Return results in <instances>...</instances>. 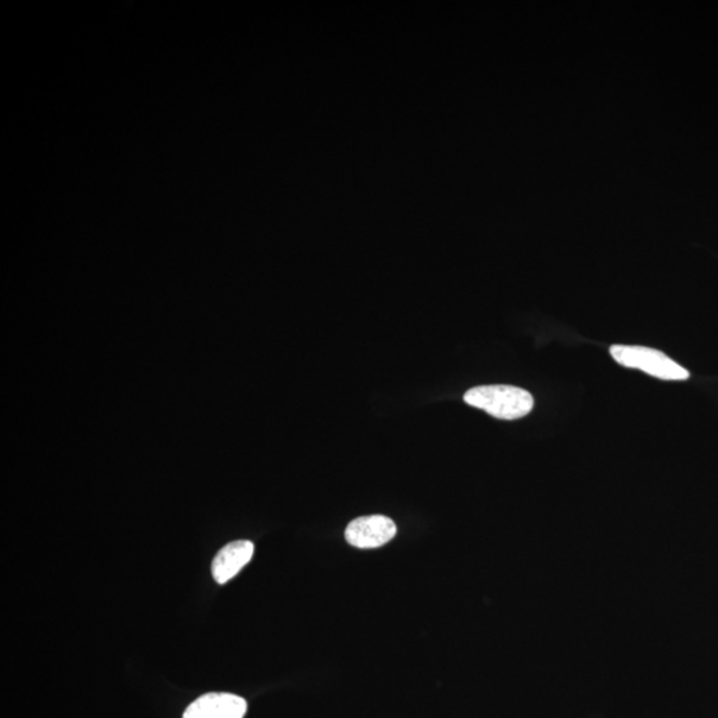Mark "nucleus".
<instances>
[{
    "instance_id": "nucleus-4",
    "label": "nucleus",
    "mask_w": 718,
    "mask_h": 718,
    "mask_svg": "<svg viewBox=\"0 0 718 718\" xmlns=\"http://www.w3.org/2000/svg\"><path fill=\"white\" fill-rule=\"evenodd\" d=\"M248 704L231 693H207L194 700L182 718H244Z\"/></svg>"
},
{
    "instance_id": "nucleus-2",
    "label": "nucleus",
    "mask_w": 718,
    "mask_h": 718,
    "mask_svg": "<svg viewBox=\"0 0 718 718\" xmlns=\"http://www.w3.org/2000/svg\"><path fill=\"white\" fill-rule=\"evenodd\" d=\"M609 352L621 367L644 371L659 380L686 381L691 377L688 370L680 367L664 352L644 346L614 345Z\"/></svg>"
},
{
    "instance_id": "nucleus-5",
    "label": "nucleus",
    "mask_w": 718,
    "mask_h": 718,
    "mask_svg": "<svg viewBox=\"0 0 718 718\" xmlns=\"http://www.w3.org/2000/svg\"><path fill=\"white\" fill-rule=\"evenodd\" d=\"M255 545L250 540H236L217 552L212 562V576L218 584H225L254 558Z\"/></svg>"
},
{
    "instance_id": "nucleus-1",
    "label": "nucleus",
    "mask_w": 718,
    "mask_h": 718,
    "mask_svg": "<svg viewBox=\"0 0 718 718\" xmlns=\"http://www.w3.org/2000/svg\"><path fill=\"white\" fill-rule=\"evenodd\" d=\"M464 402L505 420L526 417L534 408V396L527 390L508 385L472 388L464 394Z\"/></svg>"
},
{
    "instance_id": "nucleus-3",
    "label": "nucleus",
    "mask_w": 718,
    "mask_h": 718,
    "mask_svg": "<svg viewBox=\"0 0 718 718\" xmlns=\"http://www.w3.org/2000/svg\"><path fill=\"white\" fill-rule=\"evenodd\" d=\"M395 535V523L383 515L357 518L345 531L346 541L352 547L362 548V550L385 546L394 539Z\"/></svg>"
}]
</instances>
